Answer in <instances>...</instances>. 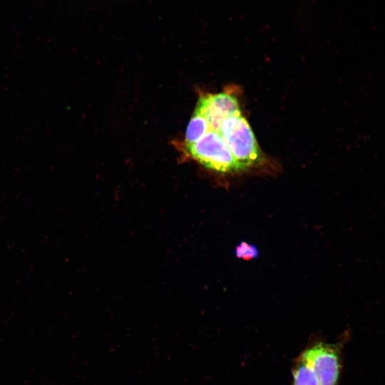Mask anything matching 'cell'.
Segmentation results:
<instances>
[{
	"instance_id": "6da1fadb",
	"label": "cell",
	"mask_w": 385,
	"mask_h": 385,
	"mask_svg": "<svg viewBox=\"0 0 385 385\" xmlns=\"http://www.w3.org/2000/svg\"><path fill=\"white\" fill-rule=\"evenodd\" d=\"M218 132L245 170L262 163L263 155L255 134L241 113L227 118Z\"/></svg>"
},
{
	"instance_id": "7a4b0ae2",
	"label": "cell",
	"mask_w": 385,
	"mask_h": 385,
	"mask_svg": "<svg viewBox=\"0 0 385 385\" xmlns=\"http://www.w3.org/2000/svg\"><path fill=\"white\" fill-rule=\"evenodd\" d=\"M185 150L193 159L217 172L235 173L245 170L218 131L209 130L200 140L185 144Z\"/></svg>"
},
{
	"instance_id": "3957f363",
	"label": "cell",
	"mask_w": 385,
	"mask_h": 385,
	"mask_svg": "<svg viewBox=\"0 0 385 385\" xmlns=\"http://www.w3.org/2000/svg\"><path fill=\"white\" fill-rule=\"evenodd\" d=\"M342 345L316 341L299 356L312 368L321 385H339Z\"/></svg>"
},
{
	"instance_id": "277c9868",
	"label": "cell",
	"mask_w": 385,
	"mask_h": 385,
	"mask_svg": "<svg viewBox=\"0 0 385 385\" xmlns=\"http://www.w3.org/2000/svg\"><path fill=\"white\" fill-rule=\"evenodd\" d=\"M239 113L241 111L237 98L225 92L202 96L194 111L195 114L206 120L210 130L216 131L227 118Z\"/></svg>"
},
{
	"instance_id": "5b68a950",
	"label": "cell",
	"mask_w": 385,
	"mask_h": 385,
	"mask_svg": "<svg viewBox=\"0 0 385 385\" xmlns=\"http://www.w3.org/2000/svg\"><path fill=\"white\" fill-rule=\"evenodd\" d=\"M293 385H321L312 368L299 356L292 369Z\"/></svg>"
},
{
	"instance_id": "8992f818",
	"label": "cell",
	"mask_w": 385,
	"mask_h": 385,
	"mask_svg": "<svg viewBox=\"0 0 385 385\" xmlns=\"http://www.w3.org/2000/svg\"><path fill=\"white\" fill-rule=\"evenodd\" d=\"M206 120L201 115L193 114L185 132V144L200 140L209 130Z\"/></svg>"
},
{
	"instance_id": "52a82bcc",
	"label": "cell",
	"mask_w": 385,
	"mask_h": 385,
	"mask_svg": "<svg viewBox=\"0 0 385 385\" xmlns=\"http://www.w3.org/2000/svg\"><path fill=\"white\" fill-rule=\"evenodd\" d=\"M259 254V250L255 245L245 241L240 242L235 249L236 257L246 260L255 259Z\"/></svg>"
}]
</instances>
